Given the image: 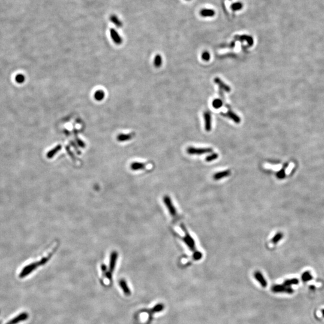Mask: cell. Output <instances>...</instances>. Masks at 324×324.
Listing matches in <instances>:
<instances>
[{
	"mask_svg": "<svg viewBox=\"0 0 324 324\" xmlns=\"http://www.w3.org/2000/svg\"><path fill=\"white\" fill-rule=\"evenodd\" d=\"M39 266H40L39 262H34V263L33 262V263H31L29 264V265H27L26 266H25L22 270L21 272L20 273V274L19 275V277L21 278L25 277L28 275L30 274L35 270H36L39 267Z\"/></svg>",
	"mask_w": 324,
	"mask_h": 324,
	"instance_id": "1",
	"label": "cell"
},
{
	"mask_svg": "<svg viewBox=\"0 0 324 324\" xmlns=\"http://www.w3.org/2000/svg\"><path fill=\"white\" fill-rule=\"evenodd\" d=\"M181 228L186 234L185 237H184L183 238V240L188 245L191 251H195V243L194 240L190 236V235L188 233V231L186 230V228L183 225H181Z\"/></svg>",
	"mask_w": 324,
	"mask_h": 324,
	"instance_id": "2",
	"label": "cell"
},
{
	"mask_svg": "<svg viewBox=\"0 0 324 324\" xmlns=\"http://www.w3.org/2000/svg\"><path fill=\"white\" fill-rule=\"evenodd\" d=\"M271 290L273 292L275 293H286L291 294L294 292V290L290 286H287L283 285H275L271 288Z\"/></svg>",
	"mask_w": 324,
	"mask_h": 324,
	"instance_id": "3",
	"label": "cell"
},
{
	"mask_svg": "<svg viewBox=\"0 0 324 324\" xmlns=\"http://www.w3.org/2000/svg\"><path fill=\"white\" fill-rule=\"evenodd\" d=\"M213 150L211 148H196L193 147H188L187 149V152L189 154H203L205 153H211Z\"/></svg>",
	"mask_w": 324,
	"mask_h": 324,
	"instance_id": "4",
	"label": "cell"
},
{
	"mask_svg": "<svg viewBox=\"0 0 324 324\" xmlns=\"http://www.w3.org/2000/svg\"><path fill=\"white\" fill-rule=\"evenodd\" d=\"M163 201L171 215L173 217L175 216L176 215V210L172 202L170 197L168 196H165L163 198Z\"/></svg>",
	"mask_w": 324,
	"mask_h": 324,
	"instance_id": "5",
	"label": "cell"
},
{
	"mask_svg": "<svg viewBox=\"0 0 324 324\" xmlns=\"http://www.w3.org/2000/svg\"><path fill=\"white\" fill-rule=\"evenodd\" d=\"M28 317H29V315L26 312H22L19 314L15 318H14L10 320H9L6 324H17L19 322L27 320Z\"/></svg>",
	"mask_w": 324,
	"mask_h": 324,
	"instance_id": "6",
	"label": "cell"
},
{
	"mask_svg": "<svg viewBox=\"0 0 324 324\" xmlns=\"http://www.w3.org/2000/svg\"><path fill=\"white\" fill-rule=\"evenodd\" d=\"M118 253L116 252L113 251L112 252L110 257L109 267V270L108 271V272L112 273L113 271H114L116 263V260L118 259Z\"/></svg>",
	"mask_w": 324,
	"mask_h": 324,
	"instance_id": "7",
	"label": "cell"
},
{
	"mask_svg": "<svg viewBox=\"0 0 324 324\" xmlns=\"http://www.w3.org/2000/svg\"><path fill=\"white\" fill-rule=\"evenodd\" d=\"M110 34L111 37L113 41V42L116 45H121L123 42V39L116 32L115 29L113 28L110 29Z\"/></svg>",
	"mask_w": 324,
	"mask_h": 324,
	"instance_id": "8",
	"label": "cell"
},
{
	"mask_svg": "<svg viewBox=\"0 0 324 324\" xmlns=\"http://www.w3.org/2000/svg\"><path fill=\"white\" fill-rule=\"evenodd\" d=\"M254 277L257 280V281L261 285L263 288H266L267 286V282L262 274L260 271H256L254 273Z\"/></svg>",
	"mask_w": 324,
	"mask_h": 324,
	"instance_id": "9",
	"label": "cell"
},
{
	"mask_svg": "<svg viewBox=\"0 0 324 324\" xmlns=\"http://www.w3.org/2000/svg\"><path fill=\"white\" fill-rule=\"evenodd\" d=\"M205 120V130L210 131L211 130V116L209 112H205L204 113Z\"/></svg>",
	"mask_w": 324,
	"mask_h": 324,
	"instance_id": "10",
	"label": "cell"
},
{
	"mask_svg": "<svg viewBox=\"0 0 324 324\" xmlns=\"http://www.w3.org/2000/svg\"><path fill=\"white\" fill-rule=\"evenodd\" d=\"M119 284H120V286L121 287V289L123 290L124 293L125 294V295H126L127 296H129L131 295V290H130V289L128 288V285H127V283L126 282V281L124 279H121L120 280V282H119Z\"/></svg>",
	"mask_w": 324,
	"mask_h": 324,
	"instance_id": "11",
	"label": "cell"
},
{
	"mask_svg": "<svg viewBox=\"0 0 324 324\" xmlns=\"http://www.w3.org/2000/svg\"><path fill=\"white\" fill-rule=\"evenodd\" d=\"M223 115L225 116L228 117L229 118L231 119L232 120H233L234 122H235L237 124H238L241 122V119L240 118V117L237 114H235L233 112H232L231 110L228 111L226 113H225V114H223Z\"/></svg>",
	"mask_w": 324,
	"mask_h": 324,
	"instance_id": "12",
	"label": "cell"
},
{
	"mask_svg": "<svg viewBox=\"0 0 324 324\" xmlns=\"http://www.w3.org/2000/svg\"><path fill=\"white\" fill-rule=\"evenodd\" d=\"M231 173V172L229 170H226V171H222V172H217V173H216L214 175L213 178L215 180H220L222 178H223L225 177H227V176H229Z\"/></svg>",
	"mask_w": 324,
	"mask_h": 324,
	"instance_id": "13",
	"label": "cell"
},
{
	"mask_svg": "<svg viewBox=\"0 0 324 324\" xmlns=\"http://www.w3.org/2000/svg\"><path fill=\"white\" fill-rule=\"evenodd\" d=\"M214 82L219 86L220 90L221 89L223 90L224 91H225L226 92H230L231 91V88L228 85L225 84L222 80H220L219 78H215L214 79Z\"/></svg>",
	"mask_w": 324,
	"mask_h": 324,
	"instance_id": "14",
	"label": "cell"
},
{
	"mask_svg": "<svg viewBox=\"0 0 324 324\" xmlns=\"http://www.w3.org/2000/svg\"><path fill=\"white\" fill-rule=\"evenodd\" d=\"M134 133L130 134H120L117 136V140L119 142H124L131 140L134 137Z\"/></svg>",
	"mask_w": 324,
	"mask_h": 324,
	"instance_id": "15",
	"label": "cell"
},
{
	"mask_svg": "<svg viewBox=\"0 0 324 324\" xmlns=\"http://www.w3.org/2000/svg\"><path fill=\"white\" fill-rule=\"evenodd\" d=\"M131 169L133 171L142 170L145 168L146 164L141 162H133L131 164Z\"/></svg>",
	"mask_w": 324,
	"mask_h": 324,
	"instance_id": "16",
	"label": "cell"
},
{
	"mask_svg": "<svg viewBox=\"0 0 324 324\" xmlns=\"http://www.w3.org/2000/svg\"><path fill=\"white\" fill-rule=\"evenodd\" d=\"M61 146L60 145H58L56 146L54 149L51 150L49 153H47V154H46L47 158H52L57 153H58L59 151L61 150Z\"/></svg>",
	"mask_w": 324,
	"mask_h": 324,
	"instance_id": "17",
	"label": "cell"
},
{
	"mask_svg": "<svg viewBox=\"0 0 324 324\" xmlns=\"http://www.w3.org/2000/svg\"><path fill=\"white\" fill-rule=\"evenodd\" d=\"M105 92L103 91L100 90L96 91L95 93H94V97L95 100H96L97 101L103 100V98H105Z\"/></svg>",
	"mask_w": 324,
	"mask_h": 324,
	"instance_id": "18",
	"label": "cell"
},
{
	"mask_svg": "<svg viewBox=\"0 0 324 324\" xmlns=\"http://www.w3.org/2000/svg\"><path fill=\"white\" fill-rule=\"evenodd\" d=\"M299 283V280L295 278H290V279H287L284 282L283 285L287 286H290L292 285H297Z\"/></svg>",
	"mask_w": 324,
	"mask_h": 324,
	"instance_id": "19",
	"label": "cell"
},
{
	"mask_svg": "<svg viewBox=\"0 0 324 324\" xmlns=\"http://www.w3.org/2000/svg\"><path fill=\"white\" fill-rule=\"evenodd\" d=\"M214 14H215L214 11L211 9H203L201 11V14L202 16H204V17L213 16L214 15Z\"/></svg>",
	"mask_w": 324,
	"mask_h": 324,
	"instance_id": "20",
	"label": "cell"
},
{
	"mask_svg": "<svg viewBox=\"0 0 324 324\" xmlns=\"http://www.w3.org/2000/svg\"><path fill=\"white\" fill-rule=\"evenodd\" d=\"M313 279V276L309 271H305L301 275V280L304 282H307Z\"/></svg>",
	"mask_w": 324,
	"mask_h": 324,
	"instance_id": "21",
	"label": "cell"
},
{
	"mask_svg": "<svg viewBox=\"0 0 324 324\" xmlns=\"http://www.w3.org/2000/svg\"><path fill=\"white\" fill-rule=\"evenodd\" d=\"M110 21H111V22L113 24H115L116 26V27H118V28H120L123 25L122 22H121V21L119 20V19L117 18L116 16L113 15V14L110 16Z\"/></svg>",
	"mask_w": 324,
	"mask_h": 324,
	"instance_id": "22",
	"label": "cell"
},
{
	"mask_svg": "<svg viewBox=\"0 0 324 324\" xmlns=\"http://www.w3.org/2000/svg\"><path fill=\"white\" fill-rule=\"evenodd\" d=\"M164 305L163 304L161 303H159V304H156L152 309L151 310V313H158V312H161L162 310L164 309Z\"/></svg>",
	"mask_w": 324,
	"mask_h": 324,
	"instance_id": "23",
	"label": "cell"
},
{
	"mask_svg": "<svg viewBox=\"0 0 324 324\" xmlns=\"http://www.w3.org/2000/svg\"><path fill=\"white\" fill-rule=\"evenodd\" d=\"M161 64H162L161 56H160V55L157 54L154 58V66L157 68H158L161 66Z\"/></svg>",
	"mask_w": 324,
	"mask_h": 324,
	"instance_id": "24",
	"label": "cell"
},
{
	"mask_svg": "<svg viewBox=\"0 0 324 324\" xmlns=\"http://www.w3.org/2000/svg\"><path fill=\"white\" fill-rule=\"evenodd\" d=\"M240 40H245L247 42L248 45L251 46L253 45V39L252 37H250V36H242L241 37H240Z\"/></svg>",
	"mask_w": 324,
	"mask_h": 324,
	"instance_id": "25",
	"label": "cell"
},
{
	"mask_svg": "<svg viewBox=\"0 0 324 324\" xmlns=\"http://www.w3.org/2000/svg\"><path fill=\"white\" fill-rule=\"evenodd\" d=\"M223 105V102L220 99H215L213 101V106L215 109H219Z\"/></svg>",
	"mask_w": 324,
	"mask_h": 324,
	"instance_id": "26",
	"label": "cell"
},
{
	"mask_svg": "<svg viewBox=\"0 0 324 324\" xmlns=\"http://www.w3.org/2000/svg\"><path fill=\"white\" fill-rule=\"evenodd\" d=\"M283 237V234L281 232L277 233L275 236L273 238L271 241L273 244H277V242H278Z\"/></svg>",
	"mask_w": 324,
	"mask_h": 324,
	"instance_id": "27",
	"label": "cell"
},
{
	"mask_svg": "<svg viewBox=\"0 0 324 324\" xmlns=\"http://www.w3.org/2000/svg\"><path fill=\"white\" fill-rule=\"evenodd\" d=\"M242 7H243V4L239 2L235 3L231 5V9L234 11L241 10Z\"/></svg>",
	"mask_w": 324,
	"mask_h": 324,
	"instance_id": "28",
	"label": "cell"
},
{
	"mask_svg": "<svg viewBox=\"0 0 324 324\" xmlns=\"http://www.w3.org/2000/svg\"><path fill=\"white\" fill-rule=\"evenodd\" d=\"M52 255H53V253H51L49 256H46V257H45V258H42L40 261H39V265H40H40H45V264L51 259V256H52Z\"/></svg>",
	"mask_w": 324,
	"mask_h": 324,
	"instance_id": "29",
	"label": "cell"
},
{
	"mask_svg": "<svg viewBox=\"0 0 324 324\" xmlns=\"http://www.w3.org/2000/svg\"><path fill=\"white\" fill-rule=\"evenodd\" d=\"M217 158H218V154H216V153H213L211 155L208 156V157H206L205 160L207 161L210 162V161H213V160L217 159Z\"/></svg>",
	"mask_w": 324,
	"mask_h": 324,
	"instance_id": "30",
	"label": "cell"
},
{
	"mask_svg": "<svg viewBox=\"0 0 324 324\" xmlns=\"http://www.w3.org/2000/svg\"><path fill=\"white\" fill-rule=\"evenodd\" d=\"M193 259L196 260H200L202 257V254L201 252L199 251H195L194 253H193Z\"/></svg>",
	"mask_w": 324,
	"mask_h": 324,
	"instance_id": "31",
	"label": "cell"
},
{
	"mask_svg": "<svg viewBox=\"0 0 324 324\" xmlns=\"http://www.w3.org/2000/svg\"><path fill=\"white\" fill-rule=\"evenodd\" d=\"M16 81L18 82V83H22L24 82L25 81V76L24 75H22V74H19V75H18L16 76Z\"/></svg>",
	"mask_w": 324,
	"mask_h": 324,
	"instance_id": "32",
	"label": "cell"
},
{
	"mask_svg": "<svg viewBox=\"0 0 324 324\" xmlns=\"http://www.w3.org/2000/svg\"><path fill=\"white\" fill-rule=\"evenodd\" d=\"M202 59L203 60L205 61H208L210 60V55L208 52H205L202 54Z\"/></svg>",
	"mask_w": 324,
	"mask_h": 324,
	"instance_id": "33",
	"label": "cell"
},
{
	"mask_svg": "<svg viewBox=\"0 0 324 324\" xmlns=\"http://www.w3.org/2000/svg\"><path fill=\"white\" fill-rule=\"evenodd\" d=\"M277 177L278 178H280V179L283 178L285 177V171H284V170H281L280 171H279L277 173Z\"/></svg>",
	"mask_w": 324,
	"mask_h": 324,
	"instance_id": "34",
	"label": "cell"
},
{
	"mask_svg": "<svg viewBox=\"0 0 324 324\" xmlns=\"http://www.w3.org/2000/svg\"><path fill=\"white\" fill-rule=\"evenodd\" d=\"M76 141H77L78 144L80 146V147H82V148H84L85 146V143H84L82 141H81V139H78V138H76Z\"/></svg>",
	"mask_w": 324,
	"mask_h": 324,
	"instance_id": "35",
	"label": "cell"
},
{
	"mask_svg": "<svg viewBox=\"0 0 324 324\" xmlns=\"http://www.w3.org/2000/svg\"><path fill=\"white\" fill-rule=\"evenodd\" d=\"M321 313H322V316L324 317V308L322 309V310H321Z\"/></svg>",
	"mask_w": 324,
	"mask_h": 324,
	"instance_id": "36",
	"label": "cell"
},
{
	"mask_svg": "<svg viewBox=\"0 0 324 324\" xmlns=\"http://www.w3.org/2000/svg\"><path fill=\"white\" fill-rule=\"evenodd\" d=\"M1 323H2V322L0 321V324H1Z\"/></svg>",
	"mask_w": 324,
	"mask_h": 324,
	"instance_id": "37",
	"label": "cell"
}]
</instances>
